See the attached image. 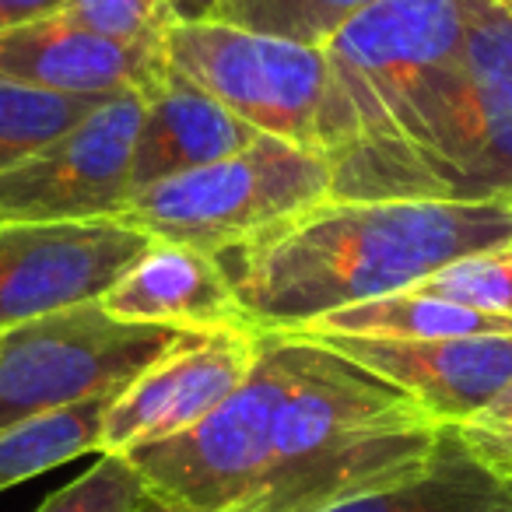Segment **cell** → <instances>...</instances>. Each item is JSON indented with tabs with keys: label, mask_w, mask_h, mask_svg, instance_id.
Here are the masks:
<instances>
[{
	"label": "cell",
	"mask_w": 512,
	"mask_h": 512,
	"mask_svg": "<svg viewBox=\"0 0 512 512\" xmlns=\"http://www.w3.org/2000/svg\"><path fill=\"white\" fill-rule=\"evenodd\" d=\"M327 197H334L330 158L264 134L239 155L134 190L120 221L151 239L218 256L221 249Z\"/></svg>",
	"instance_id": "cell-5"
},
{
	"label": "cell",
	"mask_w": 512,
	"mask_h": 512,
	"mask_svg": "<svg viewBox=\"0 0 512 512\" xmlns=\"http://www.w3.org/2000/svg\"><path fill=\"white\" fill-rule=\"evenodd\" d=\"M102 102L106 99L60 95L15 85V81H0V172L25 162L57 137H64L88 113H95Z\"/></svg>",
	"instance_id": "cell-18"
},
{
	"label": "cell",
	"mask_w": 512,
	"mask_h": 512,
	"mask_svg": "<svg viewBox=\"0 0 512 512\" xmlns=\"http://www.w3.org/2000/svg\"><path fill=\"white\" fill-rule=\"evenodd\" d=\"M372 4L376 0H221L214 22L320 50L341 25Z\"/></svg>",
	"instance_id": "cell-19"
},
{
	"label": "cell",
	"mask_w": 512,
	"mask_h": 512,
	"mask_svg": "<svg viewBox=\"0 0 512 512\" xmlns=\"http://www.w3.org/2000/svg\"><path fill=\"white\" fill-rule=\"evenodd\" d=\"M144 495L148 484L130 456L99 453V460L85 474L74 477L67 488L53 491L36 512H134Z\"/></svg>",
	"instance_id": "cell-21"
},
{
	"label": "cell",
	"mask_w": 512,
	"mask_h": 512,
	"mask_svg": "<svg viewBox=\"0 0 512 512\" xmlns=\"http://www.w3.org/2000/svg\"><path fill=\"white\" fill-rule=\"evenodd\" d=\"M113 320L176 330L249 327L218 256L155 239L99 299Z\"/></svg>",
	"instance_id": "cell-14"
},
{
	"label": "cell",
	"mask_w": 512,
	"mask_h": 512,
	"mask_svg": "<svg viewBox=\"0 0 512 512\" xmlns=\"http://www.w3.org/2000/svg\"><path fill=\"white\" fill-rule=\"evenodd\" d=\"M134 512H183V509H179V505H172V502H165V498H158L155 491H148V495L137 502Z\"/></svg>",
	"instance_id": "cell-26"
},
{
	"label": "cell",
	"mask_w": 512,
	"mask_h": 512,
	"mask_svg": "<svg viewBox=\"0 0 512 512\" xmlns=\"http://www.w3.org/2000/svg\"><path fill=\"white\" fill-rule=\"evenodd\" d=\"M144 95L106 99L64 137L0 172V221L123 218L134 193V148Z\"/></svg>",
	"instance_id": "cell-9"
},
{
	"label": "cell",
	"mask_w": 512,
	"mask_h": 512,
	"mask_svg": "<svg viewBox=\"0 0 512 512\" xmlns=\"http://www.w3.org/2000/svg\"><path fill=\"white\" fill-rule=\"evenodd\" d=\"M491 4H498V8H505V11H512V0H491Z\"/></svg>",
	"instance_id": "cell-27"
},
{
	"label": "cell",
	"mask_w": 512,
	"mask_h": 512,
	"mask_svg": "<svg viewBox=\"0 0 512 512\" xmlns=\"http://www.w3.org/2000/svg\"><path fill=\"white\" fill-rule=\"evenodd\" d=\"M260 337L256 327L193 330L116 393L102 418L99 453L127 456L204 421L256 369Z\"/></svg>",
	"instance_id": "cell-11"
},
{
	"label": "cell",
	"mask_w": 512,
	"mask_h": 512,
	"mask_svg": "<svg viewBox=\"0 0 512 512\" xmlns=\"http://www.w3.org/2000/svg\"><path fill=\"white\" fill-rule=\"evenodd\" d=\"M260 137H264L260 130L242 123L218 99L200 92L169 67L165 85L144 102L134 148V190L239 155Z\"/></svg>",
	"instance_id": "cell-15"
},
{
	"label": "cell",
	"mask_w": 512,
	"mask_h": 512,
	"mask_svg": "<svg viewBox=\"0 0 512 512\" xmlns=\"http://www.w3.org/2000/svg\"><path fill=\"white\" fill-rule=\"evenodd\" d=\"M264 334V330H260ZM292 386V334L260 337L249 379L204 421L134 449L148 491L183 512H232L260 488L271 463L274 418Z\"/></svg>",
	"instance_id": "cell-7"
},
{
	"label": "cell",
	"mask_w": 512,
	"mask_h": 512,
	"mask_svg": "<svg viewBox=\"0 0 512 512\" xmlns=\"http://www.w3.org/2000/svg\"><path fill=\"white\" fill-rule=\"evenodd\" d=\"M397 386L442 428L460 425L512 383V337H309Z\"/></svg>",
	"instance_id": "cell-12"
},
{
	"label": "cell",
	"mask_w": 512,
	"mask_h": 512,
	"mask_svg": "<svg viewBox=\"0 0 512 512\" xmlns=\"http://www.w3.org/2000/svg\"><path fill=\"white\" fill-rule=\"evenodd\" d=\"M113 400L116 393L0 428V491L32 481L85 453H99L102 418Z\"/></svg>",
	"instance_id": "cell-17"
},
{
	"label": "cell",
	"mask_w": 512,
	"mask_h": 512,
	"mask_svg": "<svg viewBox=\"0 0 512 512\" xmlns=\"http://www.w3.org/2000/svg\"><path fill=\"white\" fill-rule=\"evenodd\" d=\"M295 334L411 337V341H421V337H512V323L474 313V309L456 306V302L435 299L418 288H404V292L383 295V299L362 302V306L334 309Z\"/></svg>",
	"instance_id": "cell-16"
},
{
	"label": "cell",
	"mask_w": 512,
	"mask_h": 512,
	"mask_svg": "<svg viewBox=\"0 0 512 512\" xmlns=\"http://www.w3.org/2000/svg\"><path fill=\"white\" fill-rule=\"evenodd\" d=\"M64 8L67 0H0V32L43 22V18L60 15Z\"/></svg>",
	"instance_id": "cell-24"
},
{
	"label": "cell",
	"mask_w": 512,
	"mask_h": 512,
	"mask_svg": "<svg viewBox=\"0 0 512 512\" xmlns=\"http://www.w3.org/2000/svg\"><path fill=\"white\" fill-rule=\"evenodd\" d=\"M221 0H169V11H172V22H211L214 11H218Z\"/></svg>",
	"instance_id": "cell-25"
},
{
	"label": "cell",
	"mask_w": 512,
	"mask_h": 512,
	"mask_svg": "<svg viewBox=\"0 0 512 512\" xmlns=\"http://www.w3.org/2000/svg\"><path fill=\"white\" fill-rule=\"evenodd\" d=\"M474 0H376L320 46L327 60L316 151L337 158L386 141L453 64Z\"/></svg>",
	"instance_id": "cell-4"
},
{
	"label": "cell",
	"mask_w": 512,
	"mask_h": 512,
	"mask_svg": "<svg viewBox=\"0 0 512 512\" xmlns=\"http://www.w3.org/2000/svg\"><path fill=\"white\" fill-rule=\"evenodd\" d=\"M60 15L113 43H158L172 25L169 0H67Z\"/></svg>",
	"instance_id": "cell-22"
},
{
	"label": "cell",
	"mask_w": 512,
	"mask_h": 512,
	"mask_svg": "<svg viewBox=\"0 0 512 512\" xmlns=\"http://www.w3.org/2000/svg\"><path fill=\"white\" fill-rule=\"evenodd\" d=\"M505 242L509 204L327 197L221 249L218 264L249 327L295 334L334 309L397 295Z\"/></svg>",
	"instance_id": "cell-1"
},
{
	"label": "cell",
	"mask_w": 512,
	"mask_h": 512,
	"mask_svg": "<svg viewBox=\"0 0 512 512\" xmlns=\"http://www.w3.org/2000/svg\"><path fill=\"white\" fill-rule=\"evenodd\" d=\"M334 197L491 200L512 207V11L470 4L453 64L386 141L330 158Z\"/></svg>",
	"instance_id": "cell-3"
},
{
	"label": "cell",
	"mask_w": 512,
	"mask_h": 512,
	"mask_svg": "<svg viewBox=\"0 0 512 512\" xmlns=\"http://www.w3.org/2000/svg\"><path fill=\"white\" fill-rule=\"evenodd\" d=\"M414 288L435 295V299L467 306L474 313L512 323V242L463 256L456 264L435 271L432 278L418 281Z\"/></svg>",
	"instance_id": "cell-20"
},
{
	"label": "cell",
	"mask_w": 512,
	"mask_h": 512,
	"mask_svg": "<svg viewBox=\"0 0 512 512\" xmlns=\"http://www.w3.org/2000/svg\"><path fill=\"white\" fill-rule=\"evenodd\" d=\"M446 439L407 393L292 334V386L260 488L232 512H323L425 474Z\"/></svg>",
	"instance_id": "cell-2"
},
{
	"label": "cell",
	"mask_w": 512,
	"mask_h": 512,
	"mask_svg": "<svg viewBox=\"0 0 512 512\" xmlns=\"http://www.w3.org/2000/svg\"><path fill=\"white\" fill-rule=\"evenodd\" d=\"M169 78L165 39L113 43L71 25L64 15L0 32V81L60 95H155Z\"/></svg>",
	"instance_id": "cell-13"
},
{
	"label": "cell",
	"mask_w": 512,
	"mask_h": 512,
	"mask_svg": "<svg viewBox=\"0 0 512 512\" xmlns=\"http://www.w3.org/2000/svg\"><path fill=\"white\" fill-rule=\"evenodd\" d=\"M193 330L113 320L99 302L0 334V428L123 393Z\"/></svg>",
	"instance_id": "cell-6"
},
{
	"label": "cell",
	"mask_w": 512,
	"mask_h": 512,
	"mask_svg": "<svg viewBox=\"0 0 512 512\" xmlns=\"http://www.w3.org/2000/svg\"><path fill=\"white\" fill-rule=\"evenodd\" d=\"M449 435L477 467L512 484V383L481 411L449 428Z\"/></svg>",
	"instance_id": "cell-23"
},
{
	"label": "cell",
	"mask_w": 512,
	"mask_h": 512,
	"mask_svg": "<svg viewBox=\"0 0 512 512\" xmlns=\"http://www.w3.org/2000/svg\"><path fill=\"white\" fill-rule=\"evenodd\" d=\"M151 242L148 232L120 218L0 221V334L99 302Z\"/></svg>",
	"instance_id": "cell-10"
},
{
	"label": "cell",
	"mask_w": 512,
	"mask_h": 512,
	"mask_svg": "<svg viewBox=\"0 0 512 512\" xmlns=\"http://www.w3.org/2000/svg\"><path fill=\"white\" fill-rule=\"evenodd\" d=\"M169 67L267 137L316 148L327 60L323 50L225 22H172Z\"/></svg>",
	"instance_id": "cell-8"
}]
</instances>
